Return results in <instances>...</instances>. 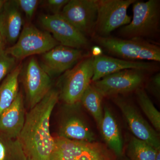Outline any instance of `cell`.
<instances>
[{"instance_id": "obj_1", "label": "cell", "mask_w": 160, "mask_h": 160, "mask_svg": "<svg viewBox=\"0 0 160 160\" xmlns=\"http://www.w3.org/2000/svg\"><path fill=\"white\" fill-rule=\"evenodd\" d=\"M59 99L58 90L52 88L42 99L26 113L18 139L27 157L50 160L54 139L49 128L52 112Z\"/></svg>"}, {"instance_id": "obj_2", "label": "cell", "mask_w": 160, "mask_h": 160, "mask_svg": "<svg viewBox=\"0 0 160 160\" xmlns=\"http://www.w3.org/2000/svg\"><path fill=\"white\" fill-rule=\"evenodd\" d=\"M93 41L109 53L129 61L160 62V48L143 39L93 35Z\"/></svg>"}, {"instance_id": "obj_3", "label": "cell", "mask_w": 160, "mask_h": 160, "mask_svg": "<svg viewBox=\"0 0 160 160\" xmlns=\"http://www.w3.org/2000/svg\"><path fill=\"white\" fill-rule=\"evenodd\" d=\"M132 5V19L129 24L120 29V36L124 39H143L152 37L158 33L160 1H136Z\"/></svg>"}, {"instance_id": "obj_4", "label": "cell", "mask_w": 160, "mask_h": 160, "mask_svg": "<svg viewBox=\"0 0 160 160\" xmlns=\"http://www.w3.org/2000/svg\"><path fill=\"white\" fill-rule=\"evenodd\" d=\"M50 160H115L107 146L94 142L76 141L53 137Z\"/></svg>"}, {"instance_id": "obj_5", "label": "cell", "mask_w": 160, "mask_h": 160, "mask_svg": "<svg viewBox=\"0 0 160 160\" xmlns=\"http://www.w3.org/2000/svg\"><path fill=\"white\" fill-rule=\"evenodd\" d=\"M93 58L92 55L83 58L60 78L59 98L66 105L80 102L84 92L91 84L93 74Z\"/></svg>"}, {"instance_id": "obj_6", "label": "cell", "mask_w": 160, "mask_h": 160, "mask_svg": "<svg viewBox=\"0 0 160 160\" xmlns=\"http://www.w3.org/2000/svg\"><path fill=\"white\" fill-rule=\"evenodd\" d=\"M60 45L52 35L42 31L31 23L23 27L14 45L6 49V52L17 60L36 54H42Z\"/></svg>"}, {"instance_id": "obj_7", "label": "cell", "mask_w": 160, "mask_h": 160, "mask_svg": "<svg viewBox=\"0 0 160 160\" xmlns=\"http://www.w3.org/2000/svg\"><path fill=\"white\" fill-rule=\"evenodd\" d=\"M136 0H96L97 17L94 35L109 36L116 29L128 25L131 18L127 14L129 6Z\"/></svg>"}, {"instance_id": "obj_8", "label": "cell", "mask_w": 160, "mask_h": 160, "mask_svg": "<svg viewBox=\"0 0 160 160\" xmlns=\"http://www.w3.org/2000/svg\"><path fill=\"white\" fill-rule=\"evenodd\" d=\"M29 109L38 104L52 89L51 78L32 57L22 66L20 72Z\"/></svg>"}, {"instance_id": "obj_9", "label": "cell", "mask_w": 160, "mask_h": 160, "mask_svg": "<svg viewBox=\"0 0 160 160\" xmlns=\"http://www.w3.org/2000/svg\"><path fill=\"white\" fill-rule=\"evenodd\" d=\"M147 72L127 69L108 75L93 82L92 85L103 97L126 94L141 88Z\"/></svg>"}, {"instance_id": "obj_10", "label": "cell", "mask_w": 160, "mask_h": 160, "mask_svg": "<svg viewBox=\"0 0 160 160\" xmlns=\"http://www.w3.org/2000/svg\"><path fill=\"white\" fill-rule=\"evenodd\" d=\"M41 25L62 46L81 49L87 48L89 42L86 37L65 19L61 14L43 15Z\"/></svg>"}, {"instance_id": "obj_11", "label": "cell", "mask_w": 160, "mask_h": 160, "mask_svg": "<svg viewBox=\"0 0 160 160\" xmlns=\"http://www.w3.org/2000/svg\"><path fill=\"white\" fill-rule=\"evenodd\" d=\"M113 102L122 113L134 137L155 149H160L159 135L144 118L136 107L129 100L119 96H114Z\"/></svg>"}, {"instance_id": "obj_12", "label": "cell", "mask_w": 160, "mask_h": 160, "mask_svg": "<svg viewBox=\"0 0 160 160\" xmlns=\"http://www.w3.org/2000/svg\"><path fill=\"white\" fill-rule=\"evenodd\" d=\"M60 14L85 36L94 35L96 0H69Z\"/></svg>"}, {"instance_id": "obj_13", "label": "cell", "mask_w": 160, "mask_h": 160, "mask_svg": "<svg viewBox=\"0 0 160 160\" xmlns=\"http://www.w3.org/2000/svg\"><path fill=\"white\" fill-rule=\"evenodd\" d=\"M88 56L82 49L59 45L42 54L40 66L49 77H53L71 69Z\"/></svg>"}, {"instance_id": "obj_14", "label": "cell", "mask_w": 160, "mask_h": 160, "mask_svg": "<svg viewBox=\"0 0 160 160\" xmlns=\"http://www.w3.org/2000/svg\"><path fill=\"white\" fill-rule=\"evenodd\" d=\"M156 67L153 63L129 61L102 54L93 58V74L92 82H96L108 75L122 70L138 69L148 72L154 71Z\"/></svg>"}, {"instance_id": "obj_15", "label": "cell", "mask_w": 160, "mask_h": 160, "mask_svg": "<svg viewBox=\"0 0 160 160\" xmlns=\"http://www.w3.org/2000/svg\"><path fill=\"white\" fill-rule=\"evenodd\" d=\"M26 117L24 98L19 92L12 104L0 115L1 134L10 138H18Z\"/></svg>"}, {"instance_id": "obj_16", "label": "cell", "mask_w": 160, "mask_h": 160, "mask_svg": "<svg viewBox=\"0 0 160 160\" xmlns=\"http://www.w3.org/2000/svg\"><path fill=\"white\" fill-rule=\"evenodd\" d=\"M58 136L76 141L94 142L95 135L84 118L72 109L63 115L59 126Z\"/></svg>"}, {"instance_id": "obj_17", "label": "cell", "mask_w": 160, "mask_h": 160, "mask_svg": "<svg viewBox=\"0 0 160 160\" xmlns=\"http://www.w3.org/2000/svg\"><path fill=\"white\" fill-rule=\"evenodd\" d=\"M22 26V17L15 1H6L0 11V34L5 43L14 45Z\"/></svg>"}, {"instance_id": "obj_18", "label": "cell", "mask_w": 160, "mask_h": 160, "mask_svg": "<svg viewBox=\"0 0 160 160\" xmlns=\"http://www.w3.org/2000/svg\"><path fill=\"white\" fill-rule=\"evenodd\" d=\"M98 128L107 147L117 156L121 157L123 151L122 137L117 121L107 106L103 108V117Z\"/></svg>"}, {"instance_id": "obj_19", "label": "cell", "mask_w": 160, "mask_h": 160, "mask_svg": "<svg viewBox=\"0 0 160 160\" xmlns=\"http://www.w3.org/2000/svg\"><path fill=\"white\" fill-rule=\"evenodd\" d=\"M22 66H17L0 85V115L12 104L19 92V78Z\"/></svg>"}, {"instance_id": "obj_20", "label": "cell", "mask_w": 160, "mask_h": 160, "mask_svg": "<svg viewBox=\"0 0 160 160\" xmlns=\"http://www.w3.org/2000/svg\"><path fill=\"white\" fill-rule=\"evenodd\" d=\"M103 98L96 88L91 84L84 92L80 101V102L93 117L98 127L103 117Z\"/></svg>"}, {"instance_id": "obj_21", "label": "cell", "mask_w": 160, "mask_h": 160, "mask_svg": "<svg viewBox=\"0 0 160 160\" xmlns=\"http://www.w3.org/2000/svg\"><path fill=\"white\" fill-rule=\"evenodd\" d=\"M18 138L12 139L0 133V160H27Z\"/></svg>"}, {"instance_id": "obj_22", "label": "cell", "mask_w": 160, "mask_h": 160, "mask_svg": "<svg viewBox=\"0 0 160 160\" xmlns=\"http://www.w3.org/2000/svg\"><path fill=\"white\" fill-rule=\"evenodd\" d=\"M138 103L157 132L160 131V112L155 107L153 103L144 89L139 88L136 90Z\"/></svg>"}, {"instance_id": "obj_23", "label": "cell", "mask_w": 160, "mask_h": 160, "mask_svg": "<svg viewBox=\"0 0 160 160\" xmlns=\"http://www.w3.org/2000/svg\"><path fill=\"white\" fill-rule=\"evenodd\" d=\"M156 150L133 137L127 146V155L130 160H155Z\"/></svg>"}, {"instance_id": "obj_24", "label": "cell", "mask_w": 160, "mask_h": 160, "mask_svg": "<svg viewBox=\"0 0 160 160\" xmlns=\"http://www.w3.org/2000/svg\"><path fill=\"white\" fill-rule=\"evenodd\" d=\"M16 60L6 49L0 50V82L16 67Z\"/></svg>"}, {"instance_id": "obj_25", "label": "cell", "mask_w": 160, "mask_h": 160, "mask_svg": "<svg viewBox=\"0 0 160 160\" xmlns=\"http://www.w3.org/2000/svg\"><path fill=\"white\" fill-rule=\"evenodd\" d=\"M19 9L24 12L27 19L31 20L40 1L38 0H15Z\"/></svg>"}, {"instance_id": "obj_26", "label": "cell", "mask_w": 160, "mask_h": 160, "mask_svg": "<svg viewBox=\"0 0 160 160\" xmlns=\"http://www.w3.org/2000/svg\"><path fill=\"white\" fill-rule=\"evenodd\" d=\"M69 0H46L43 1V6L51 12L52 15L61 13L65 5Z\"/></svg>"}, {"instance_id": "obj_27", "label": "cell", "mask_w": 160, "mask_h": 160, "mask_svg": "<svg viewBox=\"0 0 160 160\" xmlns=\"http://www.w3.org/2000/svg\"><path fill=\"white\" fill-rule=\"evenodd\" d=\"M146 88L154 96L159 98L160 94V73H157L149 80Z\"/></svg>"}, {"instance_id": "obj_28", "label": "cell", "mask_w": 160, "mask_h": 160, "mask_svg": "<svg viewBox=\"0 0 160 160\" xmlns=\"http://www.w3.org/2000/svg\"><path fill=\"white\" fill-rule=\"evenodd\" d=\"M92 56L93 57L99 56L103 54L102 49L99 46H94L92 48Z\"/></svg>"}, {"instance_id": "obj_29", "label": "cell", "mask_w": 160, "mask_h": 160, "mask_svg": "<svg viewBox=\"0 0 160 160\" xmlns=\"http://www.w3.org/2000/svg\"><path fill=\"white\" fill-rule=\"evenodd\" d=\"M5 42L3 39L2 37L0 34V50L4 49V46H5Z\"/></svg>"}, {"instance_id": "obj_30", "label": "cell", "mask_w": 160, "mask_h": 160, "mask_svg": "<svg viewBox=\"0 0 160 160\" xmlns=\"http://www.w3.org/2000/svg\"><path fill=\"white\" fill-rule=\"evenodd\" d=\"M155 160H160V149L156 150Z\"/></svg>"}, {"instance_id": "obj_31", "label": "cell", "mask_w": 160, "mask_h": 160, "mask_svg": "<svg viewBox=\"0 0 160 160\" xmlns=\"http://www.w3.org/2000/svg\"><path fill=\"white\" fill-rule=\"evenodd\" d=\"M6 1H3V0H0V11L1 10V9H2V7L4 5V3H5Z\"/></svg>"}, {"instance_id": "obj_32", "label": "cell", "mask_w": 160, "mask_h": 160, "mask_svg": "<svg viewBox=\"0 0 160 160\" xmlns=\"http://www.w3.org/2000/svg\"><path fill=\"white\" fill-rule=\"evenodd\" d=\"M27 160H32L31 158H28V159H27Z\"/></svg>"}]
</instances>
